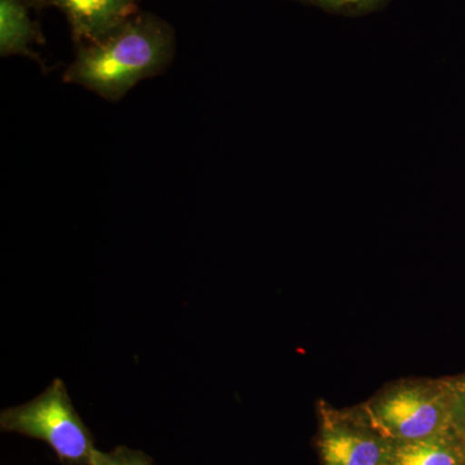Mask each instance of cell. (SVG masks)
<instances>
[{
    "instance_id": "cell-1",
    "label": "cell",
    "mask_w": 465,
    "mask_h": 465,
    "mask_svg": "<svg viewBox=\"0 0 465 465\" xmlns=\"http://www.w3.org/2000/svg\"><path fill=\"white\" fill-rule=\"evenodd\" d=\"M173 54V27L154 15L137 14L106 38L79 45L64 81L115 103L139 82L163 73Z\"/></svg>"
},
{
    "instance_id": "cell-2",
    "label": "cell",
    "mask_w": 465,
    "mask_h": 465,
    "mask_svg": "<svg viewBox=\"0 0 465 465\" xmlns=\"http://www.w3.org/2000/svg\"><path fill=\"white\" fill-rule=\"evenodd\" d=\"M362 407L391 442L423 440L454 430L446 379L391 382Z\"/></svg>"
},
{
    "instance_id": "cell-3",
    "label": "cell",
    "mask_w": 465,
    "mask_h": 465,
    "mask_svg": "<svg viewBox=\"0 0 465 465\" xmlns=\"http://www.w3.org/2000/svg\"><path fill=\"white\" fill-rule=\"evenodd\" d=\"M0 430L43 440L65 465H90L96 450L91 430L60 379L30 402L3 410Z\"/></svg>"
},
{
    "instance_id": "cell-4",
    "label": "cell",
    "mask_w": 465,
    "mask_h": 465,
    "mask_svg": "<svg viewBox=\"0 0 465 465\" xmlns=\"http://www.w3.org/2000/svg\"><path fill=\"white\" fill-rule=\"evenodd\" d=\"M317 451L321 465H387L391 448L362 405L335 409L318 401Z\"/></svg>"
},
{
    "instance_id": "cell-5",
    "label": "cell",
    "mask_w": 465,
    "mask_h": 465,
    "mask_svg": "<svg viewBox=\"0 0 465 465\" xmlns=\"http://www.w3.org/2000/svg\"><path fill=\"white\" fill-rule=\"evenodd\" d=\"M139 0H51L65 15L78 45L99 42L137 15Z\"/></svg>"
},
{
    "instance_id": "cell-6",
    "label": "cell",
    "mask_w": 465,
    "mask_h": 465,
    "mask_svg": "<svg viewBox=\"0 0 465 465\" xmlns=\"http://www.w3.org/2000/svg\"><path fill=\"white\" fill-rule=\"evenodd\" d=\"M387 465H465V440L450 430L428 439L391 442Z\"/></svg>"
},
{
    "instance_id": "cell-7",
    "label": "cell",
    "mask_w": 465,
    "mask_h": 465,
    "mask_svg": "<svg viewBox=\"0 0 465 465\" xmlns=\"http://www.w3.org/2000/svg\"><path fill=\"white\" fill-rule=\"evenodd\" d=\"M29 7L26 0H0V54H21L41 63L32 45L43 43V36L30 18Z\"/></svg>"
},
{
    "instance_id": "cell-8",
    "label": "cell",
    "mask_w": 465,
    "mask_h": 465,
    "mask_svg": "<svg viewBox=\"0 0 465 465\" xmlns=\"http://www.w3.org/2000/svg\"><path fill=\"white\" fill-rule=\"evenodd\" d=\"M323 11L342 16H362L372 14L388 5L391 0H305Z\"/></svg>"
},
{
    "instance_id": "cell-9",
    "label": "cell",
    "mask_w": 465,
    "mask_h": 465,
    "mask_svg": "<svg viewBox=\"0 0 465 465\" xmlns=\"http://www.w3.org/2000/svg\"><path fill=\"white\" fill-rule=\"evenodd\" d=\"M90 465H154L152 458L137 450L118 446L105 452L96 449L92 454Z\"/></svg>"
},
{
    "instance_id": "cell-10",
    "label": "cell",
    "mask_w": 465,
    "mask_h": 465,
    "mask_svg": "<svg viewBox=\"0 0 465 465\" xmlns=\"http://www.w3.org/2000/svg\"><path fill=\"white\" fill-rule=\"evenodd\" d=\"M451 403L452 430L465 440V374L446 379Z\"/></svg>"
},
{
    "instance_id": "cell-11",
    "label": "cell",
    "mask_w": 465,
    "mask_h": 465,
    "mask_svg": "<svg viewBox=\"0 0 465 465\" xmlns=\"http://www.w3.org/2000/svg\"><path fill=\"white\" fill-rule=\"evenodd\" d=\"M30 7H51V0H26Z\"/></svg>"
}]
</instances>
